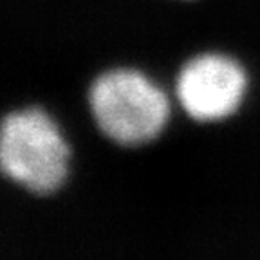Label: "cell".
I'll return each mask as SVG.
<instances>
[{
	"mask_svg": "<svg viewBox=\"0 0 260 260\" xmlns=\"http://www.w3.org/2000/svg\"><path fill=\"white\" fill-rule=\"evenodd\" d=\"M249 74L235 56L206 51L190 56L179 69L174 98L191 121L213 125L235 116L246 102Z\"/></svg>",
	"mask_w": 260,
	"mask_h": 260,
	"instance_id": "3",
	"label": "cell"
},
{
	"mask_svg": "<svg viewBox=\"0 0 260 260\" xmlns=\"http://www.w3.org/2000/svg\"><path fill=\"white\" fill-rule=\"evenodd\" d=\"M71 148L60 126L40 107L15 110L0 121V172L37 195L63 186Z\"/></svg>",
	"mask_w": 260,
	"mask_h": 260,
	"instance_id": "2",
	"label": "cell"
},
{
	"mask_svg": "<svg viewBox=\"0 0 260 260\" xmlns=\"http://www.w3.org/2000/svg\"><path fill=\"white\" fill-rule=\"evenodd\" d=\"M89 109L103 136L121 146L155 141L172 119V98L148 74L130 67L102 73L90 83Z\"/></svg>",
	"mask_w": 260,
	"mask_h": 260,
	"instance_id": "1",
	"label": "cell"
}]
</instances>
